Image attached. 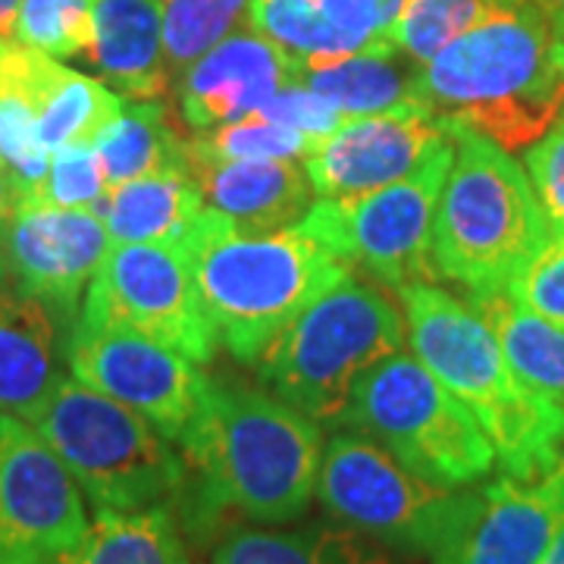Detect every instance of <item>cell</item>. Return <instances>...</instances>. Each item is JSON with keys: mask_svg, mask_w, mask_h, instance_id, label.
Returning <instances> with one entry per match:
<instances>
[{"mask_svg": "<svg viewBox=\"0 0 564 564\" xmlns=\"http://www.w3.org/2000/svg\"><path fill=\"white\" fill-rule=\"evenodd\" d=\"M180 445L185 467L198 474L204 518L239 511L258 524H289L317 496L321 423L273 392L210 380Z\"/></svg>", "mask_w": 564, "mask_h": 564, "instance_id": "cell-1", "label": "cell"}, {"mask_svg": "<svg viewBox=\"0 0 564 564\" xmlns=\"http://www.w3.org/2000/svg\"><path fill=\"white\" fill-rule=\"evenodd\" d=\"M417 101L448 132H477L508 154L527 151L564 107L549 17L533 0L499 7L433 61L417 63Z\"/></svg>", "mask_w": 564, "mask_h": 564, "instance_id": "cell-2", "label": "cell"}, {"mask_svg": "<svg viewBox=\"0 0 564 564\" xmlns=\"http://www.w3.org/2000/svg\"><path fill=\"white\" fill-rule=\"evenodd\" d=\"M402 295L414 358L480 421L508 477L543 480L564 455V404L524 386L505 361L484 317L436 282Z\"/></svg>", "mask_w": 564, "mask_h": 564, "instance_id": "cell-3", "label": "cell"}, {"mask_svg": "<svg viewBox=\"0 0 564 564\" xmlns=\"http://www.w3.org/2000/svg\"><path fill=\"white\" fill-rule=\"evenodd\" d=\"M185 248L217 339L248 364L261 361L304 307L351 273L299 226L251 232L210 207Z\"/></svg>", "mask_w": 564, "mask_h": 564, "instance_id": "cell-4", "label": "cell"}, {"mask_svg": "<svg viewBox=\"0 0 564 564\" xmlns=\"http://www.w3.org/2000/svg\"><path fill=\"white\" fill-rule=\"evenodd\" d=\"M455 161L433 223V270L470 295L508 292L552 236L524 163L477 132L452 129Z\"/></svg>", "mask_w": 564, "mask_h": 564, "instance_id": "cell-5", "label": "cell"}, {"mask_svg": "<svg viewBox=\"0 0 564 564\" xmlns=\"http://www.w3.org/2000/svg\"><path fill=\"white\" fill-rule=\"evenodd\" d=\"M404 343V311L383 285L351 270L263 351L258 377L304 417L339 426L358 383Z\"/></svg>", "mask_w": 564, "mask_h": 564, "instance_id": "cell-6", "label": "cell"}, {"mask_svg": "<svg viewBox=\"0 0 564 564\" xmlns=\"http://www.w3.org/2000/svg\"><path fill=\"white\" fill-rule=\"evenodd\" d=\"M32 426L57 452L95 511L170 505L185 489L188 467L161 430L76 377H63Z\"/></svg>", "mask_w": 564, "mask_h": 564, "instance_id": "cell-7", "label": "cell"}, {"mask_svg": "<svg viewBox=\"0 0 564 564\" xmlns=\"http://www.w3.org/2000/svg\"><path fill=\"white\" fill-rule=\"evenodd\" d=\"M343 423L433 484L470 486L496 467V448L470 408L404 351L364 377Z\"/></svg>", "mask_w": 564, "mask_h": 564, "instance_id": "cell-8", "label": "cell"}, {"mask_svg": "<svg viewBox=\"0 0 564 564\" xmlns=\"http://www.w3.org/2000/svg\"><path fill=\"white\" fill-rule=\"evenodd\" d=\"M455 161V139L411 176L377 192L317 198L299 229L329 248L351 270H364L389 289L433 282V223Z\"/></svg>", "mask_w": 564, "mask_h": 564, "instance_id": "cell-9", "label": "cell"}, {"mask_svg": "<svg viewBox=\"0 0 564 564\" xmlns=\"http://www.w3.org/2000/svg\"><path fill=\"white\" fill-rule=\"evenodd\" d=\"M317 499L345 527L402 552L433 555L458 521L467 489L433 484L377 440L343 430L323 448Z\"/></svg>", "mask_w": 564, "mask_h": 564, "instance_id": "cell-10", "label": "cell"}, {"mask_svg": "<svg viewBox=\"0 0 564 564\" xmlns=\"http://www.w3.org/2000/svg\"><path fill=\"white\" fill-rule=\"evenodd\" d=\"M82 317L126 326L195 364L214 361L220 343L185 245H110Z\"/></svg>", "mask_w": 564, "mask_h": 564, "instance_id": "cell-11", "label": "cell"}, {"mask_svg": "<svg viewBox=\"0 0 564 564\" xmlns=\"http://www.w3.org/2000/svg\"><path fill=\"white\" fill-rule=\"evenodd\" d=\"M69 370L79 383L139 411L173 443L192 426L210 386L202 364L126 326L82 314L69 336Z\"/></svg>", "mask_w": 564, "mask_h": 564, "instance_id": "cell-12", "label": "cell"}, {"mask_svg": "<svg viewBox=\"0 0 564 564\" xmlns=\"http://www.w3.org/2000/svg\"><path fill=\"white\" fill-rule=\"evenodd\" d=\"M88 530L79 484L29 421L0 414V564H54Z\"/></svg>", "mask_w": 564, "mask_h": 564, "instance_id": "cell-13", "label": "cell"}, {"mask_svg": "<svg viewBox=\"0 0 564 564\" xmlns=\"http://www.w3.org/2000/svg\"><path fill=\"white\" fill-rule=\"evenodd\" d=\"M101 214L54 204H20L0 236V263L25 292L73 321L79 299L110 251Z\"/></svg>", "mask_w": 564, "mask_h": 564, "instance_id": "cell-14", "label": "cell"}, {"mask_svg": "<svg viewBox=\"0 0 564 564\" xmlns=\"http://www.w3.org/2000/svg\"><path fill=\"white\" fill-rule=\"evenodd\" d=\"M445 141L452 132L423 107L355 117L311 148L304 173L317 198H348L411 176Z\"/></svg>", "mask_w": 564, "mask_h": 564, "instance_id": "cell-15", "label": "cell"}, {"mask_svg": "<svg viewBox=\"0 0 564 564\" xmlns=\"http://www.w3.org/2000/svg\"><path fill=\"white\" fill-rule=\"evenodd\" d=\"M555 527L549 477L502 474L467 492L462 514L433 552V564H543Z\"/></svg>", "mask_w": 564, "mask_h": 564, "instance_id": "cell-16", "label": "cell"}, {"mask_svg": "<svg viewBox=\"0 0 564 564\" xmlns=\"http://www.w3.org/2000/svg\"><path fill=\"white\" fill-rule=\"evenodd\" d=\"M73 326L0 263V414L32 423L66 377Z\"/></svg>", "mask_w": 564, "mask_h": 564, "instance_id": "cell-17", "label": "cell"}, {"mask_svg": "<svg viewBox=\"0 0 564 564\" xmlns=\"http://www.w3.org/2000/svg\"><path fill=\"white\" fill-rule=\"evenodd\" d=\"M292 82V57L258 32H232L192 63L180 82L182 120L195 132L258 113Z\"/></svg>", "mask_w": 564, "mask_h": 564, "instance_id": "cell-18", "label": "cell"}, {"mask_svg": "<svg viewBox=\"0 0 564 564\" xmlns=\"http://www.w3.org/2000/svg\"><path fill=\"white\" fill-rule=\"evenodd\" d=\"M188 176L204 204L251 232L299 226L314 204V188L295 161H198L188 154Z\"/></svg>", "mask_w": 564, "mask_h": 564, "instance_id": "cell-19", "label": "cell"}, {"mask_svg": "<svg viewBox=\"0 0 564 564\" xmlns=\"http://www.w3.org/2000/svg\"><path fill=\"white\" fill-rule=\"evenodd\" d=\"M254 32L295 63L333 61L361 51H399L386 44L373 0H251Z\"/></svg>", "mask_w": 564, "mask_h": 564, "instance_id": "cell-20", "label": "cell"}, {"mask_svg": "<svg viewBox=\"0 0 564 564\" xmlns=\"http://www.w3.org/2000/svg\"><path fill=\"white\" fill-rule=\"evenodd\" d=\"M88 61L122 98L161 101L173 76L163 51V0H95Z\"/></svg>", "mask_w": 564, "mask_h": 564, "instance_id": "cell-21", "label": "cell"}, {"mask_svg": "<svg viewBox=\"0 0 564 564\" xmlns=\"http://www.w3.org/2000/svg\"><path fill=\"white\" fill-rule=\"evenodd\" d=\"M402 51H361L333 61L295 63L292 82H302L345 120L377 117L404 107H421L417 101V63L408 66Z\"/></svg>", "mask_w": 564, "mask_h": 564, "instance_id": "cell-22", "label": "cell"}, {"mask_svg": "<svg viewBox=\"0 0 564 564\" xmlns=\"http://www.w3.org/2000/svg\"><path fill=\"white\" fill-rule=\"evenodd\" d=\"M204 210L188 173H161L110 188L98 214L117 245H185Z\"/></svg>", "mask_w": 564, "mask_h": 564, "instance_id": "cell-23", "label": "cell"}, {"mask_svg": "<svg viewBox=\"0 0 564 564\" xmlns=\"http://www.w3.org/2000/svg\"><path fill=\"white\" fill-rule=\"evenodd\" d=\"M32 98L39 139L47 154H57L69 144H95L126 107L122 95L110 85L82 76L41 51L32 57Z\"/></svg>", "mask_w": 564, "mask_h": 564, "instance_id": "cell-24", "label": "cell"}, {"mask_svg": "<svg viewBox=\"0 0 564 564\" xmlns=\"http://www.w3.org/2000/svg\"><path fill=\"white\" fill-rule=\"evenodd\" d=\"M32 57V47L0 39V166L10 180L17 207L41 202L51 170V154L39 139Z\"/></svg>", "mask_w": 564, "mask_h": 564, "instance_id": "cell-25", "label": "cell"}, {"mask_svg": "<svg viewBox=\"0 0 564 564\" xmlns=\"http://www.w3.org/2000/svg\"><path fill=\"white\" fill-rule=\"evenodd\" d=\"M95 151L110 188L161 173H188V139L176 132L161 101L126 104L95 139Z\"/></svg>", "mask_w": 564, "mask_h": 564, "instance_id": "cell-26", "label": "cell"}, {"mask_svg": "<svg viewBox=\"0 0 564 564\" xmlns=\"http://www.w3.org/2000/svg\"><path fill=\"white\" fill-rule=\"evenodd\" d=\"M470 307L484 317L502 348L514 377L533 392L564 404V329L527 311L508 292L470 295Z\"/></svg>", "mask_w": 564, "mask_h": 564, "instance_id": "cell-27", "label": "cell"}, {"mask_svg": "<svg viewBox=\"0 0 564 564\" xmlns=\"http://www.w3.org/2000/svg\"><path fill=\"white\" fill-rule=\"evenodd\" d=\"M210 564H392L355 527L311 524L299 530H236Z\"/></svg>", "mask_w": 564, "mask_h": 564, "instance_id": "cell-28", "label": "cell"}, {"mask_svg": "<svg viewBox=\"0 0 564 564\" xmlns=\"http://www.w3.org/2000/svg\"><path fill=\"white\" fill-rule=\"evenodd\" d=\"M54 564H188L170 505L98 511L85 536Z\"/></svg>", "mask_w": 564, "mask_h": 564, "instance_id": "cell-29", "label": "cell"}, {"mask_svg": "<svg viewBox=\"0 0 564 564\" xmlns=\"http://www.w3.org/2000/svg\"><path fill=\"white\" fill-rule=\"evenodd\" d=\"M251 0H166L163 3V51L173 76H182L239 25Z\"/></svg>", "mask_w": 564, "mask_h": 564, "instance_id": "cell-30", "label": "cell"}, {"mask_svg": "<svg viewBox=\"0 0 564 564\" xmlns=\"http://www.w3.org/2000/svg\"><path fill=\"white\" fill-rule=\"evenodd\" d=\"M311 141L299 129L267 120L263 113H248L242 120L217 126L188 139V154L198 161H295L311 154Z\"/></svg>", "mask_w": 564, "mask_h": 564, "instance_id": "cell-31", "label": "cell"}, {"mask_svg": "<svg viewBox=\"0 0 564 564\" xmlns=\"http://www.w3.org/2000/svg\"><path fill=\"white\" fill-rule=\"evenodd\" d=\"M499 7H505L499 0H404L392 44L408 61H433L443 47L462 39L467 29L484 22Z\"/></svg>", "mask_w": 564, "mask_h": 564, "instance_id": "cell-32", "label": "cell"}, {"mask_svg": "<svg viewBox=\"0 0 564 564\" xmlns=\"http://www.w3.org/2000/svg\"><path fill=\"white\" fill-rule=\"evenodd\" d=\"M13 39L54 61L88 57L95 41V0H22Z\"/></svg>", "mask_w": 564, "mask_h": 564, "instance_id": "cell-33", "label": "cell"}, {"mask_svg": "<svg viewBox=\"0 0 564 564\" xmlns=\"http://www.w3.org/2000/svg\"><path fill=\"white\" fill-rule=\"evenodd\" d=\"M107 195H110V185H107L95 144H69L57 154H51V170H47L41 202L98 214Z\"/></svg>", "mask_w": 564, "mask_h": 564, "instance_id": "cell-34", "label": "cell"}, {"mask_svg": "<svg viewBox=\"0 0 564 564\" xmlns=\"http://www.w3.org/2000/svg\"><path fill=\"white\" fill-rule=\"evenodd\" d=\"M508 295L564 329V229H552L543 248L511 280Z\"/></svg>", "mask_w": 564, "mask_h": 564, "instance_id": "cell-35", "label": "cell"}, {"mask_svg": "<svg viewBox=\"0 0 564 564\" xmlns=\"http://www.w3.org/2000/svg\"><path fill=\"white\" fill-rule=\"evenodd\" d=\"M258 113H263L267 120L282 122L289 129H299L311 144H321L323 139H329L345 122L339 110H333L329 104L323 101L321 95H314L311 88H304L302 82L282 85L280 91L263 104Z\"/></svg>", "mask_w": 564, "mask_h": 564, "instance_id": "cell-36", "label": "cell"}, {"mask_svg": "<svg viewBox=\"0 0 564 564\" xmlns=\"http://www.w3.org/2000/svg\"><path fill=\"white\" fill-rule=\"evenodd\" d=\"M524 170L552 229H564V107L543 139L524 151Z\"/></svg>", "mask_w": 564, "mask_h": 564, "instance_id": "cell-37", "label": "cell"}, {"mask_svg": "<svg viewBox=\"0 0 564 564\" xmlns=\"http://www.w3.org/2000/svg\"><path fill=\"white\" fill-rule=\"evenodd\" d=\"M545 477H549L552 499H555V527H552V540L545 549L543 564H564V455Z\"/></svg>", "mask_w": 564, "mask_h": 564, "instance_id": "cell-38", "label": "cell"}, {"mask_svg": "<svg viewBox=\"0 0 564 564\" xmlns=\"http://www.w3.org/2000/svg\"><path fill=\"white\" fill-rule=\"evenodd\" d=\"M13 210H17V202H13V188H10V180H7L3 166H0V236H3L7 223H10V217H13Z\"/></svg>", "mask_w": 564, "mask_h": 564, "instance_id": "cell-39", "label": "cell"}, {"mask_svg": "<svg viewBox=\"0 0 564 564\" xmlns=\"http://www.w3.org/2000/svg\"><path fill=\"white\" fill-rule=\"evenodd\" d=\"M22 0H0V39H13Z\"/></svg>", "mask_w": 564, "mask_h": 564, "instance_id": "cell-40", "label": "cell"}, {"mask_svg": "<svg viewBox=\"0 0 564 564\" xmlns=\"http://www.w3.org/2000/svg\"><path fill=\"white\" fill-rule=\"evenodd\" d=\"M543 10L549 22H564V0H533Z\"/></svg>", "mask_w": 564, "mask_h": 564, "instance_id": "cell-41", "label": "cell"}, {"mask_svg": "<svg viewBox=\"0 0 564 564\" xmlns=\"http://www.w3.org/2000/svg\"><path fill=\"white\" fill-rule=\"evenodd\" d=\"M499 3H505V7H518V3H527V0H499Z\"/></svg>", "mask_w": 564, "mask_h": 564, "instance_id": "cell-42", "label": "cell"}]
</instances>
